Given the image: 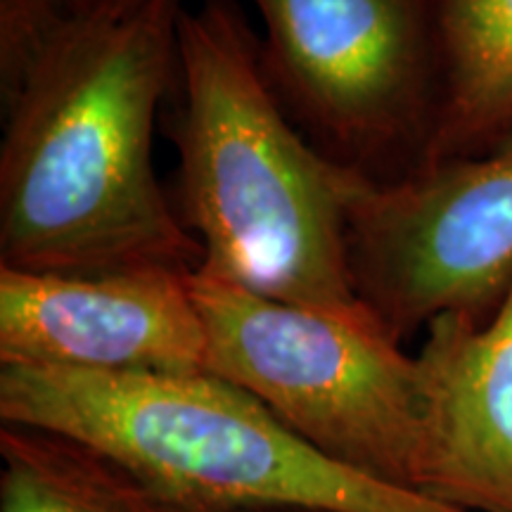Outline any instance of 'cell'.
<instances>
[{"label":"cell","instance_id":"cell-1","mask_svg":"<svg viewBox=\"0 0 512 512\" xmlns=\"http://www.w3.org/2000/svg\"><path fill=\"white\" fill-rule=\"evenodd\" d=\"M183 0L72 19L0 0V266L95 275L202 266L152 166Z\"/></svg>","mask_w":512,"mask_h":512},{"label":"cell","instance_id":"cell-2","mask_svg":"<svg viewBox=\"0 0 512 512\" xmlns=\"http://www.w3.org/2000/svg\"><path fill=\"white\" fill-rule=\"evenodd\" d=\"M169 95L171 202L202 245L197 271L273 302L380 323L349 268L351 211L370 183L299 131L235 0L181 8Z\"/></svg>","mask_w":512,"mask_h":512},{"label":"cell","instance_id":"cell-3","mask_svg":"<svg viewBox=\"0 0 512 512\" xmlns=\"http://www.w3.org/2000/svg\"><path fill=\"white\" fill-rule=\"evenodd\" d=\"M0 418L95 446L181 512H463L339 465L211 373L3 363Z\"/></svg>","mask_w":512,"mask_h":512},{"label":"cell","instance_id":"cell-4","mask_svg":"<svg viewBox=\"0 0 512 512\" xmlns=\"http://www.w3.org/2000/svg\"><path fill=\"white\" fill-rule=\"evenodd\" d=\"M209 373L238 384L290 430L358 475L420 494L427 380L373 320L302 309L192 273Z\"/></svg>","mask_w":512,"mask_h":512},{"label":"cell","instance_id":"cell-5","mask_svg":"<svg viewBox=\"0 0 512 512\" xmlns=\"http://www.w3.org/2000/svg\"><path fill=\"white\" fill-rule=\"evenodd\" d=\"M261 55L294 124L375 188L430 162L439 79L427 0H252Z\"/></svg>","mask_w":512,"mask_h":512},{"label":"cell","instance_id":"cell-6","mask_svg":"<svg viewBox=\"0 0 512 512\" xmlns=\"http://www.w3.org/2000/svg\"><path fill=\"white\" fill-rule=\"evenodd\" d=\"M349 268L366 309L401 344L434 318L486 320L512 287V133L358 197Z\"/></svg>","mask_w":512,"mask_h":512},{"label":"cell","instance_id":"cell-7","mask_svg":"<svg viewBox=\"0 0 512 512\" xmlns=\"http://www.w3.org/2000/svg\"><path fill=\"white\" fill-rule=\"evenodd\" d=\"M181 268L64 275L0 266V366L209 373V337Z\"/></svg>","mask_w":512,"mask_h":512},{"label":"cell","instance_id":"cell-8","mask_svg":"<svg viewBox=\"0 0 512 512\" xmlns=\"http://www.w3.org/2000/svg\"><path fill=\"white\" fill-rule=\"evenodd\" d=\"M420 496L463 512H512V287L486 320L434 318Z\"/></svg>","mask_w":512,"mask_h":512},{"label":"cell","instance_id":"cell-9","mask_svg":"<svg viewBox=\"0 0 512 512\" xmlns=\"http://www.w3.org/2000/svg\"><path fill=\"white\" fill-rule=\"evenodd\" d=\"M427 10L439 79L430 166L512 133V0H427Z\"/></svg>","mask_w":512,"mask_h":512},{"label":"cell","instance_id":"cell-10","mask_svg":"<svg viewBox=\"0 0 512 512\" xmlns=\"http://www.w3.org/2000/svg\"><path fill=\"white\" fill-rule=\"evenodd\" d=\"M0 512H181L124 465L79 439L0 430Z\"/></svg>","mask_w":512,"mask_h":512},{"label":"cell","instance_id":"cell-11","mask_svg":"<svg viewBox=\"0 0 512 512\" xmlns=\"http://www.w3.org/2000/svg\"><path fill=\"white\" fill-rule=\"evenodd\" d=\"M57 15L72 19H91V17H107L121 15V12L136 10L150 0H41Z\"/></svg>","mask_w":512,"mask_h":512},{"label":"cell","instance_id":"cell-12","mask_svg":"<svg viewBox=\"0 0 512 512\" xmlns=\"http://www.w3.org/2000/svg\"><path fill=\"white\" fill-rule=\"evenodd\" d=\"M266 512H304V510H266Z\"/></svg>","mask_w":512,"mask_h":512}]
</instances>
